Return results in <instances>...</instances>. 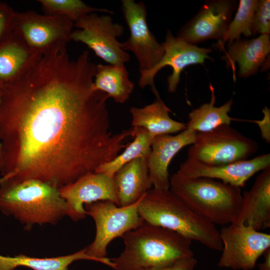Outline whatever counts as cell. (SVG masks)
Returning <instances> with one entry per match:
<instances>
[{"mask_svg":"<svg viewBox=\"0 0 270 270\" xmlns=\"http://www.w3.org/2000/svg\"><path fill=\"white\" fill-rule=\"evenodd\" d=\"M60 42L0 88L2 176L38 180L59 189L114 158L132 136L110 130L106 93L92 88L88 50L71 60Z\"/></svg>","mask_w":270,"mask_h":270,"instance_id":"6da1fadb","label":"cell"},{"mask_svg":"<svg viewBox=\"0 0 270 270\" xmlns=\"http://www.w3.org/2000/svg\"><path fill=\"white\" fill-rule=\"evenodd\" d=\"M122 238L123 252L111 258L115 270H142L171 264L194 256L192 240L182 234L144 222Z\"/></svg>","mask_w":270,"mask_h":270,"instance_id":"7a4b0ae2","label":"cell"},{"mask_svg":"<svg viewBox=\"0 0 270 270\" xmlns=\"http://www.w3.org/2000/svg\"><path fill=\"white\" fill-rule=\"evenodd\" d=\"M0 211L26 227L54 224L67 216L66 202L58 188L40 180L14 176L0 185Z\"/></svg>","mask_w":270,"mask_h":270,"instance_id":"3957f363","label":"cell"},{"mask_svg":"<svg viewBox=\"0 0 270 270\" xmlns=\"http://www.w3.org/2000/svg\"><path fill=\"white\" fill-rule=\"evenodd\" d=\"M138 212L146 222L174 231L211 250H222L216 226L194 212L170 189L150 190L140 200Z\"/></svg>","mask_w":270,"mask_h":270,"instance_id":"277c9868","label":"cell"},{"mask_svg":"<svg viewBox=\"0 0 270 270\" xmlns=\"http://www.w3.org/2000/svg\"><path fill=\"white\" fill-rule=\"evenodd\" d=\"M170 190L196 214L214 226L234 223L242 204L240 188L208 178H188L176 172Z\"/></svg>","mask_w":270,"mask_h":270,"instance_id":"5b68a950","label":"cell"},{"mask_svg":"<svg viewBox=\"0 0 270 270\" xmlns=\"http://www.w3.org/2000/svg\"><path fill=\"white\" fill-rule=\"evenodd\" d=\"M140 200L126 206H119L108 200L84 204L86 215L93 218L96 228L93 242L85 248L88 256L114 268L111 258L106 257L107 248L113 240L122 237L144 222L138 212Z\"/></svg>","mask_w":270,"mask_h":270,"instance_id":"8992f818","label":"cell"},{"mask_svg":"<svg viewBox=\"0 0 270 270\" xmlns=\"http://www.w3.org/2000/svg\"><path fill=\"white\" fill-rule=\"evenodd\" d=\"M258 143L230 125L197 132L188 158L209 166H221L247 160L258 149Z\"/></svg>","mask_w":270,"mask_h":270,"instance_id":"52a82bcc","label":"cell"},{"mask_svg":"<svg viewBox=\"0 0 270 270\" xmlns=\"http://www.w3.org/2000/svg\"><path fill=\"white\" fill-rule=\"evenodd\" d=\"M222 248L218 262L220 268L252 270L258 258L270 248V234L242 224H230L219 230Z\"/></svg>","mask_w":270,"mask_h":270,"instance_id":"ba28073f","label":"cell"},{"mask_svg":"<svg viewBox=\"0 0 270 270\" xmlns=\"http://www.w3.org/2000/svg\"><path fill=\"white\" fill-rule=\"evenodd\" d=\"M79 30L72 31L71 40L80 42L92 50L100 58L110 64H124L130 56L122 50L117 40L124 31V26L114 23L109 15L88 14L74 22Z\"/></svg>","mask_w":270,"mask_h":270,"instance_id":"9c48e42d","label":"cell"},{"mask_svg":"<svg viewBox=\"0 0 270 270\" xmlns=\"http://www.w3.org/2000/svg\"><path fill=\"white\" fill-rule=\"evenodd\" d=\"M121 10L130 30V36L120 47L125 52L131 51L138 62L139 72L150 70L162 60L164 49L162 43L156 40L149 29L147 11L142 2L121 0Z\"/></svg>","mask_w":270,"mask_h":270,"instance_id":"30bf717a","label":"cell"},{"mask_svg":"<svg viewBox=\"0 0 270 270\" xmlns=\"http://www.w3.org/2000/svg\"><path fill=\"white\" fill-rule=\"evenodd\" d=\"M74 23L60 16L40 14L33 10L16 12L14 31L32 50L42 55L60 42L71 40Z\"/></svg>","mask_w":270,"mask_h":270,"instance_id":"8fae6325","label":"cell"},{"mask_svg":"<svg viewBox=\"0 0 270 270\" xmlns=\"http://www.w3.org/2000/svg\"><path fill=\"white\" fill-rule=\"evenodd\" d=\"M164 55L160 62L150 70L140 72L138 85L142 88L150 86L154 95L158 93L154 84V79L158 72L163 68L170 66L172 74L167 78L168 90L174 92L180 82L182 72L187 66L194 64H202L206 59H210L208 54L210 48H200L187 42L184 40L174 36L170 30L166 34L162 42Z\"/></svg>","mask_w":270,"mask_h":270,"instance_id":"7c38bea8","label":"cell"},{"mask_svg":"<svg viewBox=\"0 0 270 270\" xmlns=\"http://www.w3.org/2000/svg\"><path fill=\"white\" fill-rule=\"evenodd\" d=\"M59 190L66 202L67 216L74 221L86 217V204L108 200L118 206L114 178L104 173H88Z\"/></svg>","mask_w":270,"mask_h":270,"instance_id":"4fadbf2b","label":"cell"},{"mask_svg":"<svg viewBox=\"0 0 270 270\" xmlns=\"http://www.w3.org/2000/svg\"><path fill=\"white\" fill-rule=\"evenodd\" d=\"M236 1H206L198 12L178 31L177 37L196 45L210 39L220 40L232 20Z\"/></svg>","mask_w":270,"mask_h":270,"instance_id":"5bb4252c","label":"cell"},{"mask_svg":"<svg viewBox=\"0 0 270 270\" xmlns=\"http://www.w3.org/2000/svg\"><path fill=\"white\" fill-rule=\"evenodd\" d=\"M270 166V154L221 166L206 165L187 158L180 164L176 172L188 178L218 179L240 188L256 172Z\"/></svg>","mask_w":270,"mask_h":270,"instance_id":"9a60e30c","label":"cell"},{"mask_svg":"<svg viewBox=\"0 0 270 270\" xmlns=\"http://www.w3.org/2000/svg\"><path fill=\"white\" fill-rule=\"evenodd\" d=\"M196 133L186 128L178 134H162L154 138L148 158V166L150 178L154 188L170 189L168 170L170 163L181 149L194 142Z\"/></svg>","mask_w":270,"mask_h":270,"instance_id":"2e32d148","label":"cell"},{"mask_svg":"<svg viewBox=\"0 0 270 270\" xmlns=\"http://www.w3.org/2000/svg\"><path fill=\"white\" fill-rule=\"evenodd\" d=\"M242 204L234 224L256 230L270 227V166L262 170L252 188L242 194Z\"/></svg>","mask_w":270,"mask_h":270,"instance_id":"e0dca14e","label":"cell"},{"mask_svg":"<svg viewBox=\"0 0 270 270\" xmlns=\"http://www.w3.org/2000/svg\"><path fill=\"white\" fill-rule=\"evenodd\" d=\"M148 158H138L123 166L114 175L118 206L134 204L152 188Z\"/></svg>","mask_w":270,"mask_h":270,"instance_id":"ac0fdd59","label":"cell"},{"mask_svg":"<svg viewBox=\"0 0 270 270\" xmlns=\"http://www.w3.org/2000/svg\"><path fill=\"white\" fill-rule=\"evenodd\" d=\"M270 52V34H262L254 38H240L228 44L222 58L228 67H232L236 62L238 76L246 78L256 74Z\"/></svg>","mask_w":270,"mask_h":270,"instance_id":"d6986e66","label":"cell"},{"mask_svg":"<svg viewBox=\"0 0 270 270\" xmlns=\"http://www.w3.org/2000/svg\"><path fill=\"white\" fill-rule=\"evenodd\" d=\"M154 100L142 108L132 106L130 110L132 126L142 128L154 137L180 132L186 128V124L172 119L171 110L162 100L160 94L155 95Z\"/></svg>","mask_w":270,"mask_h":270,"instance_id":"ffe728a7","label":"cell"},{"mask_svg":"<svg viewBox=\"0 0 270 270\" xmlns=\"http://www.w3.org/2000/svg\"><path fill=\"white\" fill-rule=\"evenodd\" d=\"M41 55L34 53L24 40L14 32L0 47V88L18 78Z\"/></svg>","mask_w":270,"mask_h":270,"instance_id":"44dd1931","label":"cell"},{"mask_svg":"<svg viewBox=\"0 0 270 270\" xmlns=\"http://www.w3.org/2000/svg\"><path fill=\"white\" fill-rule=\"evenodd\" d=\"M92 88L102 92L118 104L125 102L134 88V84L129 78L124 64L96 66Z\"/></svg>","mask_w":270,"mask_h":270,"instance_id":"7402d4cb","label":"cell"},{"mask_svg":"<svg viewBox=\"0 0 270 270\" xmlns=\"http://www.w3.org/2000/svg\"><path fill=\"white\" fill-rule=\"evenodd\" d=\"M78 260H98L86 253V248L70 254L53 258H39L18 254L14 256L0 255V270H14L24 266L33 270H68L73 262Z\"/></svg>","mask_w":270,"mask_h":270,"instance_id":"603a6c76","label":"cell"},{"mask_svg":"<svg viewBox=\"0 0 270 270\" xmlns=\"http://www.w3.org/2000/svg\"><path fill=\"white\" fill-rule=\"evenodd\" d=\"M211 98L209 102L204 103L193 110L188 114L186 128L196 132H206L224 124L230 125L232 118L228 116L233 104L230 98L220 106H215L216 96L214 88L210 84Z\"/></svg>","mask_w":270,"mask_h":270,"instance_id":"cb8c5ba5","label":"cell"},{"mask_svg":"<svg viewBox=\"0 0 270 270\" xmlns=\"http://www.w3.org/2000/svg\"><path fill=\"white\" fill-rule=\"evenodd\" d=\"M132 128L133 130V141L128 143L123 152L112 160L99 166L96 172L104 173L113 176L120 168L128 162L138 158H148L154 137L144 128Z\"/></svg>","mask_w":270,"mask_h":270,"instance_id":"d4e9b609","label":"cell"},{"mask_svg":"<svg viewBox=\"0 0 270 270\" xmlns=\"http://www.w3.org/2000/svg\"><path fill=\"white\" fill-rule=\"evenodd\" d=\"M258 2V0H240L235 16L222 38L216 44V48L224 50L226 42L228 44H232L240 39L242 34L246 37L252 35L253 16Z\"/></svg>","mask_w":270,"mask_h":270,"instance_id":"484cf974","label":"cell"},{"mask_svg":"<svg viewBox=\"0 0 270 270\" xmlns=\"http://www.w3.org/2000/svg\"><path fill=\"white\" fill-rule=\"evenodd\" d=\"M38 2L41 4L44 14L64 17L74 24L90 13L114 14L108 9L90 6L80 0H39Z\"/></svg>","mask_w":270,"mask_h":270,"instance_id":"4316f807","label":"cell"},{"mask_svg":"<svg viewBox=\"0 0 270 270\" xmlns=\"http://www.w3.org/2000/svg\"><path fill=\"white\" fill-rule=\"evenodd\" d=\"M252 35L270 34V1L258 0L253 16Z\"/></svg>","mask_w":270,"mask_h":270,"instance_id":"83f0119b","label":"cell"},{"mask_svg":"<svg viewBox=\"0 0 270 270\" xmlns=\"http://www.w3.org/2000/svg\"><path fill=\"white\" fill-rule=\"evenodd\" d=\"M16 12L6 4L0 2V47L14 34V20Z\"/></svg>","mask_w":270,"mask_h":270,"instance_id":"f1b7e54d","label":"cell"},{"mask_svg":"<svg viewBox=\"0 0 270 270\" xmlns=\"http://www.w3.org/2000/svg\"><path fill=\"white\" fill-rule=\"evenodd\" d=\"M197 263L196 259L192 256L180 260L165 266L142 270H194Z\"/></svg>","mask_w":270,"mask_h":270,"instance_id":"f546056e","label":"cell"},{"mask_svg":"<svg viewBox=\"0 0 270 270\" xmlns=\"http://www.w3.org/2000/svg\"><path fill=\"white\" fill-rule=\"evenodd\" d=\"M264 117L261 120H253L256 123L260 130L262 138L267 143L270 142V110L266 106L262 110Z\"/></svg>","mask_w":270,"mask_h":270,"instance_id":"4dcf8cb0","label":"cell"},{"mask_svg":"<svg viewBox=\"0 0 270 270\" xmlns=\"http://www.w3.org/2000/svg\"><path fill=\"white\" fill-rule=\"evenodd\" d=\"M264 260L258 264L259 270H270V248L264 254Z\"/></svg>","mask_w":270,"mask_h":270,"instance_id":"1f68e13d","label":"cell"},{"mask_svg":"<svg viewBox=\"0 0 270 270\" xmlns=\"http://www.w3.org/2000/svg\"><path fill=\"white\" fill-rule=\"evenodd\" d=\"M4 168V153L2 142H0V172L2 174Z\"/></svg>","mask_w":270,"mask_h":270,"instance_id":"d6a6232c","label":"cell"},{"mask_svg":"<svg viewBox=\"0 0 270 270\" xmlns=\"http://www.w3.org/2000/svg\"><path fill=\"white\" fill-rule=\"evenodd\" d=\"M15 176H16V173L11 172L7 174L6 175L2 176V177L0 178V185L7 180Z\"/></svg>","mask_w":270,"mask_h":270,"instance_id":"836d02e7","label":"cell"},{"mask_svg":"<svg viewBox=\"0 0 270 270\" xmlns=\"http://www.w3.org/2000/svg\"><path fill=\"white\" fill-rule=\"evenodd\" d=\"M1 94H2V90L0 88V100H1Z\"/></svg>","mask_w":270,"mask_h":270,"instance_id":"e575fe53","label":"cell"},{"mask_svg":"<svg viewBox=\"0 0 270 270\" xmlns=\"http://www.w3.org/2000/svg\"></svg>","mask_w":270,"mask_h":270,"instance_id":"d590c367","label":"cell"}]
</instances>
